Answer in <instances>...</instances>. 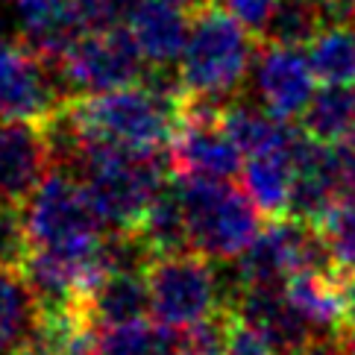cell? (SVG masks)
<instances>
[{
    "instance_id": "cell-22",
    "label": "cell",
    "mask_w": 355,
    "mask_h": 355,
    "mask_svg": "<svg viewBox=\"0 0 355 355\" xmlns=\"http://www.w3.org/2000/svg\"><path fill=\"white\" fill-rule=\"evenodd\" d=\"M340 276H355V202L338 200L314 223Z\"/></svg>"
},
{
    "instance_id": "cell-1",
    "label": "cell",
    "mask_w": 355,
    "mask_h": 355,
    "mask_svg": "<svg viewBox=\"0 0 355 355\" xmlns=\"http://www.w3.org/2000/svg\"><path fill=\"white\" fill-rule=\"evenodd\" d=\"M53 118L80 141L162 153L185 118V92L180 80L156 73L147 83L77 97Z\"/></svg>"
},
{
    "instance_id": "cell-7",
    "label": "cell",
    "mask_w": 355,
    "mask_h": 355,
    "mask_svg": "<svg viewBox=\"0 0 355 355\" xmlns=\"http://www.w3.org/2000/svg\"><path fill=\"white\" fill-rule=\"evenodd\" d=\"M250 92L259 106L282 121L302 118L317 92V73L302 47L264 42L250 68Z\"/></svg>"
},
{
    "instance_id": "cell-30",
    "label": "cell",
    "mask_w": 355,
    "mask_h": 355,
    "mask_svg": "<svg viewBox=\"0 0 355 355\" xmlns=\"http://www.w3.org/2000/svg\"><path fill=\"white\" fill-rule=\"evenodd\" d=\"M326 6V15L329 18H347L355 15V0H320Z\"/></svg>"
},
{
    "instance_id": "cell-28",
    "label": "cell",
    "mask_w": 355,
    "mask_h": 355,
    "mask_svg": "<svg viewBox=\"0 0 355 355\" xmlns=\"http://www.w3.org/2000/svg\"><path fill=\"white\" fill-rule=\"evenodd\" d=\"M335 182L338 200L355 202V144H335Z\"/></svg>"
},
{
    "instance_id": "cell-14",
    "label": "cell",
    "mask_w": 355,
    "mask_h": 355,
    "mask_svg": "<svg viewBox=\"0 0 355 355\" xmlns=\"http://www.w3.org/2000/svg\"><path fill=\"white\" fill-rule=\"evenodd\" d=\"M83 306L100 329L144 320L150 314L147 270H112V273H106L100 279V285L83 300Z\"/></svg>"
},
{
    "instance_id": "cell-13",
    "label": "cell",
    "mask_w": 355,
    "mask_h": 355,
    "mask_svg": "<svg viewBox=\"0 0 355 355\" xmlns=\"http://www.w3.org/2000/svg\"><path fill=\"white\" fill-rule=\"evenodd\" d=\"M306 135V132H302ZM300 135V141H302ZM297 144L291 147H276V150H261L244 159V191L250 200L261 209L264 218H285L291 206V191H294V176H297Z\"/></svg>"
},
{
    "instance_id": "cell-25",
    "label": "cell",
    "mask_w": 355,
    "mask_h": 355,
    "mask_svg": "<svg viewBox=\"0 0 355 355\" xmlns=\"http://www.w3.org/2000/svg\"><path fill=\"white\" fill-rule=\"evenodd\" d=\"M30 252L27 230H24L21 209L0 206V264L6 268H21Z\"/></svg>"
},
{
    "instance_id": "cell-27",
    "label": "cell",
    "mask_w": 355,
    "mask_h": 355,
    "mask_svg": "<svg viewBox=\"0 0 355 355\" xmlns=\"http://www.w3.org/2000/svg\"><path fill=\"white\" fill-rule=\"evenodd\" d=\"M223 355H279V349L259 332V329H252L250 323L235 317Z\"/></svg>"
},
{
    "instance_id": "cell-26",
    "label": "cell",
    "mask_w": 355,
    "mask_h": 355,
    "mask_svg": "<svg viewBox=\"0 0 355 355\" xmlns=\"http://www.w3.org/2000/svg\"><path fill=\"white\" fill-rule=\"evenodd\" d=\"M211 3H218L223 12H230V15L238 24H244L252 35H261L270 15L279 6V0H211Z\"/></svg>"
},
{
    "instance_id": "cell-17",
    "label": "cell",
    "mask_w": 355,
    "mask_h": 355,
    "mask_svg": "<svg viewBox=\"0 0 355 355\" xmlns=\"http://www.w3.org/2000/svg\"><path fill=\"white\" fill-rule=\"evenodd\" d=\"M39 300L21 268L0 264V352H21L39 323Z\"/></svg>"
},
{
    "instance_id": "cell-9",
    "label": "cell",
    "mask_w": 355,
    "mask_h": 355,
    "mask_svg": "<svg viewBox=\"0 0 355 355\" xmlns=\"http://www.w3.org/2000/svg\"><path fill=\"white\" fill-rule=\"evenodd\" d=\"M50 162L44 121H0V206L21 209L50 173Z\"/></svg>"
},
{
    "instance_id": "cell-4",
    "label": "cell",
    "mask_w": 355,
    "mask_h": 355,
    "mask_svg": "<svg viewBox=\"0 0 355 355\" xmlns=\"http://www.w3.org/2000/svg\"><path fill=\"white\" fill-rule=\"evenodd\" d=\"M150 314L168 329H185L200 320L232 311L238 288L223 261L197 250L156 256L147 268Z\"/></svg>"
},
{
    "instance_id": "cell-6",
    "label": "cell",
    "mask_w": 355,
    "mask_h": 355,
    "mask_svg": "<svg viewBox=\"0 0 355 355\" xmlns=\"http://www.w3.org/2000/svg\"><path fill=\"white\" fill-rule=\"evenodd\" d=\"M59 88L73 94H103L132 85L144 73V56L126 27L83 30L53 59Z\"/></svg>"
},
{
    "instance_id": "cell-31",
    "label": "cell",
    "mask_w": 355,
    "mask_h": 355,
    "mask_svg": "<svg viewBox=\"0 0 355 355\" xmlns=\"http://www.w3.org/2000/svg\"><path fill=\"white\" fill-rule=\"evenodd\" d=\"M164 3H171V6H176V9H182V12H200L202 6H209L211 0H164Z\"/></svg>"
},
{
    "instance_id": "cell-20",
    "label": "cell",
    "mask_w": 355,
    "mask_h": 355,
    "mask_svg": "<svg viewBox=\"0 0 355 355\" xmlns=\"http://www.w3.org/2000/svg\"><path fill=\"white\" fill-rule=\"evenodd\" d=\"M92 355H176V329L150 323L147 317L121 326H103Z\"/></svg>"
},
{
    "instance_id": "cell-5",
    "label": "cell",
    "mask_w": 355,
    "mask_h": 355,
    "mask_svg": "<svg viewBox=\"0 0 355 355\" xmlns=\"http://www.w3.org/2000/svg\"><path fill=\"white\" fill-rule=\"evenodd\" d=\"M173 185L185 209L191 250L202 256L214 261H232L264 230L261 209L244 188H235L230 180L180 176Z\"/></svg>"
},
{
    "instance_id": "cell-16",
    "label": "cell",
    "mask_w": 355,
    "mask_h": 355,
    "mask_svg": "<svg viewBox=\"0 0 355 355\" xmlns=\"http://www.w3.org/2000/svg\"><path fill=\"white\" fill-rule=\"evenodd\" d=\"M302 132L323 144H355V85L323 83L302 112Z\"/></svg>"
},
{
    "instance_id": "cell-29",
    "label": "cell",
    "mask_w": 355,
    "mask_h": 355,
    "mask_svg": "<svg viewBox=\"0 0 355 355\" xmlns=\"http://www.w3.org/2000/svg\"><path fill=\"white\" fill-rule=\"evenodd\" d=\"M294 355H344V349H340V338H329V340H317V344L300 349Z\"/></svg>"
},
{
    "instance_id": "cell-10",
    "label": "cell",
    "mask_w": 355,
    "mask_h": 355,
    "mask_svg": "<svg viewBox=\"0 0 355 355\" xmlns=\"http://www.w3.org/2000/svg\"><path fill=\"white\" fill-rule=\"evenodd\" d=\"M232 311H235L238 320L259 329V332L279 349V355H294L300 349L317 344V340H329V338L317 335L306 323V317L294 309L285 285H247V288H241Z\"/></svg>"
},
{
    "instance_id": "cell-18",
    "label": "cell",
    "mask_w": 355,
    "mask_h": 355,
    "mask_svg": "<svg viewBox=\"0 0 355 355\" xmlns=\"http://www.w3.org/2000/svg\"><path fill=\"white\" fill-rule=\"evenodd\" d=\"M306 53L320 83L355 85V15L329 18Z\"/></svg>"
},
{
    "instance_id": "cell-19",
    "label": "cell",
    "mask_w": 355,
    "mask_h": 355,
    "mask_svg": "<svg viewBox=\"0 0 355 355\" xmlns=\"http://www.w3.org/2000/svg\"><path fill=\"white\" fill-rule=\"evenodd\" d=\"M135 232L150 247L153 256H171V252H185L191 250V238H188V220L185 209L176 185H164L162 194L150 202L144 211L141 223L135 226Z\"/></svg>"
},
{
    "instance_id": "cell-11",
    "label": "cell",
    "mask_w": 355,
    "mask_h": 355,
    "mask_svg": "<svg viewBox=\"0 0 355 355\" xmlns=\"http://www.w3.org/2000/svg\"><path fill=\"white\" fill-rule=\"evenodd\" d=\"M0 3L21 42L42 59L53 62L83 33L73 0H0Z\"/></svg>"
},
{
    "instance_id": "cell-24",
    "label": "cell",
    "mask_w": 355,
    "mask_h": 355,
    "mask_svg": "<svg viewBox=\"0 0 355 355\" xmlns=\"http://www.w3.org/2000/svg\"><path fill=\"white\" fill-rule=\"evenodd\" d=\"M83 30H115L126 27L141 0H73Z\"/></svg>"
},
{
    "instance_id": "cell-8",
    "label": "cell",
    "mask_w": 355,
    "mask_h": 355,
    "mask_svg": "<svg viewBox=\"0 0 355 355\" xmlns=\"http://www.w3.org/2000/svg\"><path fill=\"white\" fill-rule=\"evenodd\" d=\"M244 153L220 123V112L188 109L168 144V164L194 180H232L244 171Z\"/></svg>"
},
{
    "instance_id": "cell-15",
    "label": "cell",
    "mask_w": 355,
    "mask_h": 355,
    "mask_svg": "<svg viewBox=\"0 0 355 355\" xmlns=\"http://www.w3.org/2000/svg\"><path fill=\"white\" fill-rule=\"evenodd\" d=\"M220 123L230 132V138L241 147L244 156L261 153V150H276V147H291L300 141V135L291 121H282L270 115L259 103H241L235 97L232 103L220 109Z\"/></svg>"
},
{
    "instance_id": "cell-12",
    "label": "cell",
    "mask_w": 355,
    "mask_h": 355,
    "mask_svg": "<svg viewBox=\"0 0 355 355\" xmlns=\"http://www.w3.org/2000/svg\"><path fill=\"white\" fill-rule=\"evenodd\" d=\"M185 15L188 12L164 3V0H141V6L126 21V30H130L135 47L141 50L150 68L168 71L180 62L188 27H191V21Z\"/></svg>"
},
{
    "instance_id": "cell-3",
    "label": "cell",
    "mask_w": 355,
    "mask_h": 355,
    "mask_svg": "<svg viewBox=\"0 0 355 355\" xmlns=\"http://www.w3.org/2000/svg\"><path fill=\"white\" fill-rule=\"evenodd\" d=\"M256 50L252 33L218 3L194 12L182 56L176 62V80L185 100L214 109L232 103L250 80Z\"/></svg>"
},
{
    "instance_id": "cell-23",
    "label": "cell",
    "mask_w": 355,
    "mask_h": 355,
    "mask_svg": "<svg viewBox=\"0 0 355 355\" xmlns=\"http://www.w3.org/2000/svg\"><path fill=\"white\" fill-rule=\"evenodd\" d=\"M235 311H220L194 326L176 329V355H223Z\"/></svg>"
},
{
    "instance_id": "cell-2",
    "label": "cell",
    "mask_w": 355,
    "mask_h": 355,
    "mask_svg": "<svg viewBox=\"0 0 355 355\" xmlns=\"http://www.w3.org/2000/svg\"><path fill=\"white\" fill-rule=\"evenodd\" d=\"M30 252L112 273L106 261V223L71 171H50L21 206Z\"/></svg>"
},
{
    "instance_id": "cell-21",
    "label": "cell",
    "mask_w": 355,
    "mask_h": 355,
    "mask_svg": "<svg viewBox=\"0 0 355 355\" xmlns=\"http://www.w3.org/2000/svg\"><path fill=\"white\" fill-rule=\"evenodd\" d=\"M326 21L329 15L320 0H279L276 12L270 15L268 27L261 33V39L273 44L306 50Z\"/></svg>"
}]
</instances>
